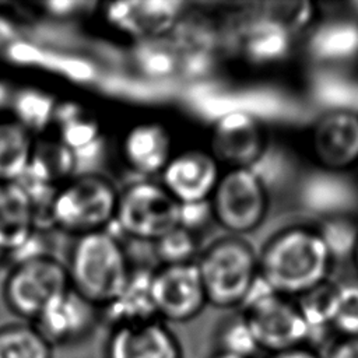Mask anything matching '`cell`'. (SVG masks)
I'll return each mask as SVG.
<instances>
[{
    "instance_id": "obj_5",
    "label": "cell",
    "mask_w": 358,
    "mask_h": 358,
    "mask_svg": "<svg viewBox=\"0 0 358 358\" xmlns=\"http://www.w3.org/2000/svg\"><path fill=\"white\" fill-rule=\"evenodd\" d=\"M268 204L263 179L246 166L222 172L208 200L213 221L228 235L245 238L262 227L268 214Z\"/></svg>"
},
{
    "instance_id": "obj_6",
    "label": "cell",
    "mask_w": 358,
    "mask_h": 358,
    "mask_svg": "<svg viewBox=\"0 0 358 358\" xmlns=\"http://www.w3.org/2000/svg\"><path fill=\"white\" fill-rule=\"evenodd\" d=\"M70 289L66 263L50 255L21 259L7 273L1 295L6 308L22 322L32 323L59 295Z\"/></svg>"
},
{
    "instance_id": "obj_4",
    "label": "cell",
    "mask_w": 358,
    "mask_h": 358,
    "mask_svg": "<svg viewBox=\"0 0 358 358\" xmlns=\"http://www.w3.org/2000/svg\"><path fill=\"white\" fill-rule=\"evenodd\" d=\"M119 190L105 176L83 173L62 183L49 201V218L55 227L80 236L103 231L115 222Z\"/></svg>"
},
{
    "instance_id": "obj_7",
    "label": "cell",
    "mask_w": 358,
    "mask_h": 358,
    "mask_svg": "<svg viewBox=\"0 0 358 358\" xmlns=\"http://www.w3.org/2000/svg\"><path fill=\"white\" fill-rule=\"evenodd\" d=\"M180 213L161 182L140 179L119 190L115 222L129 238L155 243L180 225Z\"/></svg>"
},
{
    "instance_id": "obj_11",
    "label": "cell",
    "mask_w": 358,
    "mask_h": 358,
    "mask_svg": "<svg viewBox=\"0 0 358 358\" xmlns=\"http://www.w3.org/2000/svg\"><path fill=\"white\" fill-rule=\"evenodd\" d=\"M310 151L329 172H345L358 165V112L331 109L310 127Z\"/></svg>"
},
{
    "instance_id": "obj_21",
    "label": "cell",
    "mask_w": 358,
    "mask_h": 358,
    "mask_svg": "<svg viewBox=\"0 0 358 358\" xmlns=\"http://www.w3.org/2000/svg\"><path fill=\"white\" fill-rule=\"evenodd\" d=\"M330 327L343 337H358V282L338 287Z\"/></svg>"
},
{
    "instance_id": "obj_17",
    "label": "cell",
    "mask_w": 358,
    "mask_h": 358,
    "mask_svg": "<svg viewBox=\"0 0 358 358\" xmlns=\"http://www.w3.org/2000/svg\"><path fill=\"white\" fill-rule=\"evenodd\" d=\"M35 152L29 129L18 119H0V183L21 182Z\"/></svg>"
},
{
    "instance_id": "obj_20",
    "label": "cell",
    "mask_w": 358,
    "mask_h": 358,
    "mask_svg": "<svg viewBox=\"0 0 358 358\" xmlns=\"http://www.w3.org/2000/svg\"><path fill=\"white\" fill-rule=\"evenodd\" d=\"M338 287L340 285L327 280L298 298L296 303L309 329V341L319 334L320 330L330 326Z\"/></svg>"
},
{
    "instance_id": "obj_9",
    "label": "cell",
    "mask_w": 358,
    "mask_h": 358,
    "mask_svg": "<svg viewBox=\"0 0 358 358\" xmlns=\"http://www.w3.org/2000/svg\"><path fill=\"white\" fill-rule=\"evenodd\" d=\"M150 296L159 320L187 323L207 306L200 273L193 262L159 264L150 274Z\"/></svg>"
},
{
    "instance_id": "obj_10",
    "label": "cell",
    "mask_w": 358,
    "mask_h": 358,
    "mask_svg": "<svg viewBox=\"0 0 358 358\" xmlns=\"http://www.w3.org/2000/svg\"><path fill=\"white\" fill-rule=\"evenodd\" d=\"M101 323V309L71 288L53 299L32 322L52 348L77 347L85 343Z\"/></svg>"
},
{
    "instance_id": "obj_8",
    "label": "cell",
    "mask_w": 358,
    "mask_h": 358,
    "mask_svg": "<svg viewBox=\"0 0 358 358\" xmlns=\"http://www.w3.org/2000/svg\"><path fill=\"white\" fill-rule=\"evenodd\" d=\"M260 351L268 354L308 345L309 329L292 298L275 294L257 285L241 306Z\"/></svg>"
},
{
    "instance_id": "obj_1",
    "label": "cell",
    "mask_w": 358,
    "mask_h": 358,
    "mask_svg": "<svg viewBox=\"0 0 358 358\" xmlns=\"http://www.w3.org/2000/svg\"><path fill=\"white\" fill-rule=\"evenodd\" d=\"M257 256L260 282L294 299L329 280L333 248L320 229L296 224L271 234Z\"/></svg>"
},
{
    "instance_id": "obj_22",
    "label": "cell",
    "mask_w": 358,
    "mask_h": 358,
    "mask_svg": "<svg viewBox=\"0 0 358 358\" xmlns=\"http://www.w3.org/2000/svg\"><path fill=\"white\" fill-rule=\"evenodd\" d=\"M155 253L161 264H173V263H185L193 262L196 242L190 229L179 225L168 235L157 241Z\"/></svg>"
},
{
    "instance_id": "obj_14",
    "label": "cell",
    "mask_w": 358,
    "mask_h": 358,
    "mask_svg": "<svg viewBox=\"0 0 358 358\" xmlns=\"http://www.w3.org/2000/svg\"><path fill=\"white\" fill-rule=\"evenodd\" d=\"M36 206L20 182L0 183V252H15L34 234Z\"/></svg>"
},
{
    "instance_id": "obj_19",
    "label": "cell",
    "mask_w": 358,
    "mask_h": 358,
    "mask_svg": "<svg viewBox=\"0 0 358 358\" xmlns=\"http://www.w3.org/2000/svg\"><path fill=\"white\" fill-rule=\"evenodd\" d=\"M213 352L256 358L260 352L255 334L242 312L224 316L213 331Z\"/></svg>"
},
{
    "instance_id": "obj_2",
    "label": "cell",
    "mask_w": 358,
    "mask_h": 358,
    "mask_svg": "<svg viewBox=\"0 0 358 358\" xmlns=\"http://www.w3.org/2000/svg\"><path fill=\"white\" fill-rule=\"evenodd\" d=\"M66 268L70 288L101 310L123 294L133 275L124 248L106 229L76 236Z\"/></svg>"
},
{
    "instance_id": "obj_3",
    "label": "cell",
    "mask_w": 358,
    "mask_h": 358,
    "mask_svg": "<svg viewBox=\"0 0 358 358\" xmlns=\"http://www.w3.org/2000/svg\"><path fill=\"white\" fill-rule=\"evenodd\" d=\"M207 305L241 308L259 284L257 250L245 236L224 235L211 241L196 257Z\"/></svg>"
},
{
    "instance_id": "obj_24",
    "label": "cell",
    "mask_w": 358,
    "mask_h": 358,
    "mask_svg": "<svg viewBox=\"0 0 358 358\" xmlns=\"http://www.w3.org/2000/svg\"><path fill=\"white\" fill-rule=\"evenodd\" d=\"M267 358H322L316 350L309 345H301L295 348H289L285 351L268 354Z\"/></svg>"
},
{
    "instance_id": "obj_13",
    "label": "cell",
    "mask_w": 358,
    "mask_h": 358,
    "mask_svg": "<svg viewBox=\"0 0 358 358\" xmlns=\"http://www.w3.org/2000/svg\"><path fill=\"white\" fill-rule=\"evenodd\" d=\"M103 358H183V350L165 322L150 319L110 327Z\"/></svg>"
},
{
    "instance_id": "obj_25",
    "label": "cell",
    "mask_w": 358,
    "mask_h": 358,
    "mask_svg": "<svg viewBox=\"0 0 358 358\" xmlns=\"http://www.w3.org/2000/svg\"><path fill=\"white\" fill-rule=\"evenodd\" d=\"M350 256H351L354 270L358 275V231L352 236V242H351V246H350Z\"/></svg>"
},
{
    "instance_id": "obj_26",
    "label": "cell",
    "mask_w": 358,
    "mask_h": 358,
    "mask_svg": "<svg viewBox=\"0 0 358 358\" xmlns=\"http://www.w3.org/2000/svg\"><path fill=\"white\" fill-rule=\"evenodd\" d=\"M208 358H242V357H235L229 354H222V352H213Z\"/></svg>"
},
{
    "instance_id": "obj_16",
    "label": "cell",
    "mask_w": 358,
    "mask_h": 358,
    "mask_svg": "<svg viewBox=\"0 0 358 358\" xmlns=\"http://www.w3.org/2000/svg\"><path fill=\"white\" fill-rule=\"evenodd\" d=\"M123 155L127 165L144 178L161 173L173 157L171 137L158 123L138 124L124 137Z\"/></svg>"
},
{
    "instance_id": "obj_18",
    "label": "cell",
    "mask_w": 358,
    "mask_h": 358,
    "mask_svg": "<svg viewBox=\"0 0 358 358\" xmlns=\"http://www.w3.org/2000/svg\"><path fill=\"white\" fill-rule=\"evenodd\" d=\"M0 358H53V348L32 323H7L0 326Z\"/></svg>"
},
{
    "instance_id": "obj_23",
    "label": "cell",
    "mask_w": 358,
    "mask_h": 358,
    "mask_svg": "<svg viewBox=\"0 0 358 358\" xmlns=\"http://www.w3.org/2000/svg\"><path fill=\"white\" fill-rule=\"evenodd\" d=\"M327 358H358V337H341L331 345Z\"/></svg>"
},
{
    "instance_id": "obj_15",
    "label": "cell",
    "mask_w": 358,
    "mask_h": 358,
    "mask_svg": "<svg viewBox=\"0 0 358 358\" xmlns=\"http://www.w3.org/2000/svg\"><path fill=\"white\" fill-rule=\"evenodd\" d=\"M264 136L260 126L245 115L227 116L214 134V157L231 164L229 168L246 166L263 152Z\"/></svg>"
},
{
    "instance_id": "obj_12",
    "label": "cell",
    "mask_w": 358,
    "mask_h": 358,
    "mask_svg": "<svg viewBox=\"0 0 358 358\" xmlns=\"http://www.w3.org/2000/svg\"><path fill=\"white\" fill-rule=\"evenodd\" d=\"M217 158L200 150L171 158L161 172V185L180 206L208 203L221 176Z\"/></svg>"
}]
</instances>
